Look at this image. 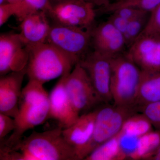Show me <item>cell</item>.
Masks as SVG:
<instances>
[{
  "label": "cell",
  "mask_w": 160,
  "mask_h": 160,
  "mask_svg": "<svg viewBox=\"0 0 160 160\" xmlns=\"http://www.w3.org/2000/svg\"><path fill=\"white\" fill-rule=\"evenodd\" d=\"M59 126L51 130L33 131L10 148H0L1 160H78Z\"/></svg>",
  "instance_id": "obj_1"
},
{
  "label": "cell",
  "mask_w": 160,
  "mask_h": 160,
  "mask_svg": "<svg viewBox=\"0 0 160 160\" xmlns=\"http://www.w3.org/2000/svg\"><path fill=\"white\" fill-rule=\"evenodd\" d=\"M49 111V94L44 85L29 80L20 97L18 112L14 118L15 129L7 139L0 142V147L9 148L16 144L25 132L48 120Z\"/></svg>",
  "instance_id": "obj_2"
},
{
  "label": "cell",
  "mask_w": 160,
  "mask_h": 160,
  "mask_svg": "<svg viewBox=\"0 0 160 160\" xmlns=\"http://www.w3.org/2000/svg\"><path fill=\"white\" fill-rule=\"evenodd\" d=\"M26 46L29 53L26 75L29 80L43 85L68 74L77 64L69 55L46 42Z\"/></svg>",
  "instance_id": "obj_3"
},
{
  "label": "cell",
  "mask_w": 160,
  "mask_h": 160,
  "mask_svg": "<svg viewBox=\"0 0 160 160\" xmlns=\"http://www.w3.org/2000/svg\"><path fill=\"white\" fill-rule=\"evenodd\" d=\"M141 73L142 70L126 53L111 58L110 89L114 105L136 108L135 104Z\"/></svg>",
  "instance_id": "obj_4"
},
{
  "label": "cell",
  "mask_w": 160,
  "mask_h": 160,
  "mask_svg": "<svg viewBox=\"0 0 160 160\" xmlns=\"http://www.w3.org/2000/svg\"><path fill=\"white\" fill-rule=\"evenodd\" d=\"M138 112L134 107L115 106L113 103L99 106L93 133L80 153L79 160L85 159L98 146L118 134L126 120Z\"/></svg>",
  "instance_id": "obj_5"
},
{
  "label": "cell",
  "mask_w": 160,
  "mask_h": 160,
  "mask_svg": "<svg viewBox=\"0 0 160 160\" xmlns=\"http://www.w3.org/2000/svg\"><path fill=\"white\" fill-rule=\"evenodd\" d=\"M65 86L72 106L80 115L103 104L86 70L78 63L66 75Z\"/></svg>",
  "instance_id": "obj_6"
},
{
  "label": "cell",
  "mask_w": 160,
  "mask_h": 160,
  "mask_svg": "<svg viewBox=\"0 0 160 160\" xmlns=\"http://www.w3.org/2000/svg\"><path fill=\"white\" fill-rule=\"evenodd\" d=\"M91 29L53 23L46 42L51 44L78 63L88 52Z\"/></svg>",
  "instance_id": "obj_7"
},
{
  "label": "cell",
  "mask_w": 160,
  "mask_h": 160,
  "mask_svg": "<svg viewBox=\"0 0 160 160\" xmlns=\"http://www.w3.org/2000/svg\"><path fill=\"white\" fill-rule=\"evenodd\" d=\"M111 58L93 50L85 55L78 62L86 70L103 104L112 103L110 89Z\"/></svg>",
  "instance_id": "obj_8"
},
{
  "label": "cell",
  "mask_w": 160,
  "mask_h": 160,
  "mask_svg": "<svg viewBox=\"0 0 160 160\" xmlns=\"http://www.w3.org/2000/svg\"><path fill=\"white\" fill-rule=\"evenodd\" d=\"M94 7L83 0H70L53 4L47 13L54 22L91 29L96 16Z\"/></svg>",
  "instance_id": "obj_9"
},
{
  "label": "cell",
  "mask_w": 160,
  "mask_h": 160,
  "mask_svg": "<svg viewBox=\"0 0 160 160\" xmlns=\"http://www.w3.org/2000/svg\"><path fill=\"white\" fill-rule=\"evenodd\" d=\"M29 53L19 33L0 35V75L26 68Z\"/></svg>",
  "instance_id": "obj_10"
},
{
  "label": "cell",
  "mask_w": 160,
  "mask_h": 160,
  "mask_svg": "<svg viewBox=\"0 0 160 160\" xmlns=\"http://www.w3.org/2000/svg\"><path fill=\"white\" fill-rule=\"evenodd\" d=\"M126 54L143 71H160V34H140Z\"/></svg>",
  "instance_id": "obj_11"
},
{
  "label": "cell",
  "mask_w": 160,
  "mask_h": 160,
  "mask_svg": "<svg viewBox=\"0 0 160 160\" xmlns=\"http://www.w3.org/2000/svg\"><path fill=\"white\" fill-rule=\"evenodd\" d=\"M67 74L60 78L49 94L48 120L57 121L63 129L72 125L80 116L72 106L66 91L65 82Z\"/></svg>",
  "instance_id": "obj_12"
},
{
  "label": "cell",
  "mask_w": 160,
  "mask_h": 160,
  "mask_svg": "<svg viewBox=\"0 0 160 160\" xmlns=\"http://www.w3.org/2000/svg\"><path fill=\"white\" fill-rule=\"evenodd\" d=\"M26 75V68L12 72L0 78V113L15 118L18 115L19 103Z\"/></svg>",
  "instance_id": "obj_13"
},
{
  "label": "cell",
  "mask_w": 160,
  "mask_h": 160,
  "mask_svg": "<svg viewBox=\"0 0 160 160\" xmlns=\"http://www.w3.org/2000/svg\"><path fill=\"white\" fill-rule=\"evenodd\" d=\"M91 35L93 50L109 57L123 53L126 47L122 33L108 20L92 28Z\"/></svg>",
  "instance_id": "obj_14"
},
{
  "label": "cell",
  "mask_w": 160,
  "mask_h": 160,
  "mask_svg": "<svg viewBox=\"0 0 160 160\" xmlns=\"http://www.w3.org/2000/svg\"><path fill=\"white\" fill-rule=\"evenodd\" d=\"M97 109L81 115L75 122L62 129L63 136L67 143L74 149L78 160L80 153L86 147L94 130Z\"/></svg>",
  "instance_id": "obj_15"
},
{
  "label": "cell",
  "mask_w": 160,
  "mask_h": 160,
  "mask_svg": "<svg viewBox=\"0 0 160 160\" xmlns=\"http://www.w3.org/2000/svg\"><path fill=\"white\" fill-rule=\"evenodd\" d=\"M49 17L46 12L39 11L21 21L19 34L26 45L46 42L51 26Z\"/></svg>",
  "instance_id": "obj_16"
},
{
  "label": "cell",
  "mask_w": 160,
  "mask_h": 160,
  "mask_svg": "<svg viewBox=\"0 0 160 160\" xmlns=\"http://www.w3.org/2000/svg\"><path fill=\"white\" fill-rule=\"evenodd\" d=\"M160 101V71L142 70L135 107L140 109L147 104Z\"/></svg>",
  "instance_id": "obj_17"
},
{
  "label": "cell",
  "mask_w": 160,
  "mask_h": 160,
  "mask_svg": "<svg viewBox=\"0 0 160 160\" xmlns=\"http://www.w3.org/2000/svg\"><path fill=\"white\" fill-rule=\"evenodd\" d=\"M126 159L120 147L119 133L93 150L84 160Z\"/></svg>",
  "instance_id": "obj_18"
},
{
  "label": "cell",
  "mask_w": 160,
  "mask_h": 160,
  "mask_svg": "<svg viewBox=\"0 0 160 160\" xmlns=\"http://www.w3.org/2000/svg\"><path fill=\"white\" fill-rule=\"evenodd\" d=\"M160 146V131L152 130L139 137L136 152L132 160H148Z\"/></svg>",
  "instance_id": "obj_19"
},
{
  "label": "cell",
  "mask_w": 160,
  "mask_h": 160,
  "mask_svg": "<svg viewBox=\"0 0 160 160\" xmlns=\"http://www.w3.org/2000/svg\"><path fill=\"white\" fill-rule=\"evenodd\" d=\"M152 127L149 120L144 114L137 112L126 120L121 131L140 137L153 130Z\"/></svg>",
  "instance_id": "obj_20"
},
{
  "label": "cell",
  "mask_w": 160,
  "mask_h": 160,
  "mask_svg": "<svg viewBox=\"0 0 160 160\" xmlns=\"http://www.w3.org/2000/svg\"><path fill=\"white\" fill-rule=\"evenodd\" d=\"M159 5L160 0H120L101 8V11L104 13H111L120 8L129 7L150 13Z\"/></svg>",
  "instance_id": "obj_21"
},
{
  "label": "cell",
  "mask_w": 160,
  "mask_h": 160,
  "mask_svg": "<svg viewBox=\"0 0 160 160\" xmlns=\"http://www.w3.org/2000/svg\"><path fill=\"white\" fill-rule=\"evenodd\" d=\"M17 4L18 10L15 16L20 22L28 15L36 12L43 11L47 13L52 6L51 0H23Z\"/></svg>",
  "instance_id": "obj_22"
},
{
  "label": "cell",
  "mask_w": 160,
  "mask_h": 160,
  "mask_svg": "<svg viewBox=\"0 0 160 160\" xmlns=\"http://www.w3.org/2000/svg\"><path fill=\"white\" fill-rule=\"evenodd\" d=\"M150 13L144 15L128 22L127 29L124 34L126 46L129 47L140 34L146 26Z\"/></svg>",
  "instance_id": "obj_23"
},
{
  "label": "cell",
  "mask_w": 160,
  "mask_h": 160,
  "mask_svg": "<svg viewBox=\"0 0 160 160\" xmlns=\"http://www.w3.org/2000/svg\"><path fill=\"white\" fill-rule=\"evenodd\" d=\"M139 137L120 131L119 133L120 147L126 159L132 160L137 149Z\"/></svg>",
  "instance_id": "obj_24"
},
{
  "label": "cell",
  "mask_w": 160,
  "mask_h": 160,
  "mask_svg": "<svg viewBox=\"0 0 160 160\" xmlns=\"http://www.w3.org/2000/svg\"><path fill=\"white\" fill-rule=\"evenodd\" d=\"M139 112L146 117L156 130L160 131V101L143 106Z\"/></svg>",
  "instance_id": "obj_25"
},
{
  "label": "cell",
  "mask_w": 160,
  "mask_h": 160,
  "mask_svg": "<svg viewBox=\"0 0 160 160\" xmlns=\"http://www.w3.org/2000/svg\"><path fill=\"white\" fill-rule=\"evenodd\" d=\"M141 34H160V5L150 12L146 27Z\"/></svg>",
  "instance_id": "obj_26"
},
{
  "label": "cell",
  "mask_w": 160,
  "mask_h": 160,
  "mask_svg": "<svg viewBox=\"0 0 160 160\" xmlns=\"http://www.w3.org/2000/svg\"><path fill=\"white\" fill-rule=\"evenodd\" d=\"M15 120L13 118L0 113V142L15 129Z\"/></svg>",
  "instance_id": "obj_27"
},
{
  "label": "cell",
  "mask_w": 160,
  "mask_h": 160,
  "mask_svg": "<svg viewBox=\"0 0 160 160\" xmlns=\"http://www.w3.org/2000/svg\"><path fill=\"white\" fill-rule=\"evenodd\" d=\"M112 13H116L129 22L149 12L132 7H125L116 9Z\"/></svg>",
  "instance_id": "obj_28"
},
{
  "label": "cell",
  "mask_w": 160,
  "mask_h": 160,
  "mask_svg": "<svg viewBox=\"0 0 160 160\" xmlns=\"http://www.w3.org/2000/svg\"><path fill=\"white\" fill-rule=\"evenodd\" d=\"M16 4L7 3L0 5V27L5 24L12 16H15L17 12Z\"/></svg>",
  "instance_id": "obj_29"
},
{
  "label": "cell",
  "mask_w": 160,
  "mask_h": 160,
  "mask_svg": "<svg viewBox=\"0 0 160 160\" xmlns=\"http://www.w3.org/2000/svg\"><path fill=\"white\" fill-rule=\"evenodd\" d=\"M108 20L124 35L128 26V21L115 13H111Z\"/></svg>",
  "instance_id": "obj_30"
},
{
  "label": "cell",
  "mask_w": 160,
  "mask_h": 160,
  "mask_svg": "<svg viewBox=\"0 0 160 160\" xmlns=\"http://www.w3.org/2000/svg\"><path fill=\"white\" fill-rule=\"evenodd\" d=\"M83 1L91 3L94 6H98L101 8L106 7L111 3L110 0H83Z\"/></svg>",
  "instance_id": "obj_31"
},
{
  "label": "cell",
  "mask_w": 160,
  "mask_h": 160,
  "mask_svg": "<svg viewBox=\"0 0 160 160\" xmlns=\"http://www.w3.org/2000/svg\"><path fill=\"white\" fill-rule=\"evenodd\" d=\"M149 160H160V146Z\"/></svg>",
  "instance_id": "obj_32"
},
{
  "label": "cell",
  "mask_w": 160,
  "mask_h": 160,
  "mask_svg": "<svg viewBox=\"0 0 160 160\" xmlns=\"http://www.w3.org/2000/svg\"><path fill=\"white\" fill-rule=\"evenodd\" d=\"M69 1H70V0H51L52 5L53 4H57V3L63 2H67Z\"/></svg>",
  "instance_id": "obj_33"
},
{
  "label": "cell",
  "mask_w": 160,
  "mask_h": 160,
  "mask_svg": "<svg viewBox=\"0 0 160 160\" xmlns=\"http://www.w3.org/2000/svg\"><path fill=\"white\" fill-rule=\"evenodd\" d=\"M7 0H0V5L7 4Z\"/></svg>",
  "instance_id": "obj_34"
},
{
  "label": "cell",
  "mask_w": 160,
  "mask_h": 160,
  "mask_svg": "<svg viewBox=\"0 0 160 160\" xmlns=\"http://www.w3.org/2000/svg\"><path fill=\"white\" fill-rule=\"evenodd\" d=\"M117 1H120V0H117Z\"/></svg>",
  "instance_id": "obj_35"
}]
</instances>
